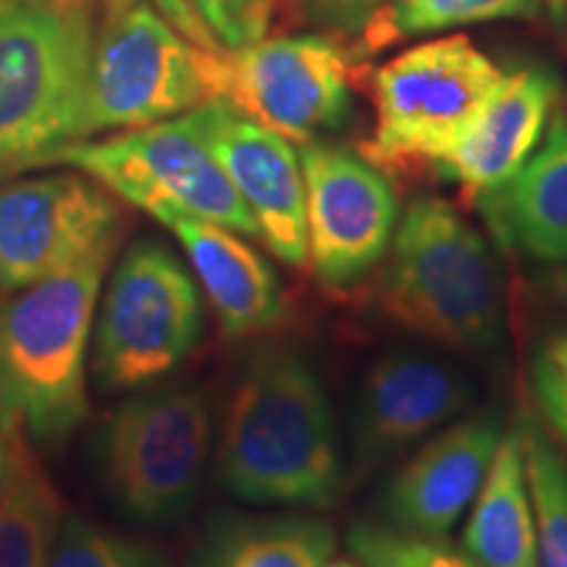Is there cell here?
Returning a JSON list of instances; mask_svg holds the SVG:
<instances>
[{
  "mask_svg": "<svg viewBox=\"0 0 567 567\" xmlns=\"http://www.w3.org/2000/svg\"><path fill=\"white\" fill-rule=\"evenodd\" d=\"M392 0H308V11L318 24L334 32H360Z\"/></svg>",
  "mask_w": 567,
  "mask_h": 567,
  "instance_id": "obj_28",
  "label": "cell"
},
{
  "mask_svg": "<svg viewBox=\"0 0 567 567\" xmlns=\"http://www.w3.org/2000/svg\"><path fill=\"white\" fill-rule=\"evenodd\" d=\"M530 394L544 429L567 446V329L551 331L530 358Z\"/></svg>",
  "mask_w": 567,
  "mask_h": 567,
  "instance_id": "obj_27",
  "label": "cell"
},
{
  "mask_svg": "<svg viewBox=\"0 0 567 567\" xmlns=\"http://www.w3.org/2000/svg\"><path fill=\"white\" fill-rule=\"evenodd\" d=\"M308 221V266L318 284L350 289L381 264L400 208L392 184L365 155L329 142L300 151Z\"/></svg>",
  "mask_w": 567,
  "mask_h": 567,
  "instance_id": "obj_12",
  "label": "cell"
},
{
  "mask_svg": "<svg viewBox=\"0 0 567 567\" xmlns=\"http://www.w3.org/2000/svg\"><path fill=\"white\" fill-rule=\"evenodd\" d=\"M473 396L463 371L423 352H392L373 360L352 413L358 473H371L413 450L450 423Z\"/></svg>",
  "mask_w": 567,
  "mask_h": 567,
  "instance_id": "obj_14",
  "label": "cell"
},
{
  "mask_svg": "<svg viewBox=\"0 0 567 567\" xmlns=\"http://www.w3.org/2000/svg\"><path fill=\"white\" fill-rule=\"evenodd\" d=\"M544 9L555 24H567V0H544Z\"/></svg>",
  "mask_w": 567,
  "mask_h": 567,
  "instance_id": "obj_31",
  "label": "cell"
},
{
  "mask_svg": "<svg viewBox=\"0 0 567 567\" xmlns=\"http://www.w3.org/2000/svg\"><path fill=\"white\" fill-rule=\"evenodd\" d=\"M379 302L396 326L452 350L502 334V276L484 234L442 197H417L396 221Z\"/></svg>",
  "mask_w": 567,
  "mask_h": 567,
  "instance_id": "obj_4",
  "label": "cell"
},
{
  "mask_svg": "<svg viewBox=\"0 0 567 567\" xmlns=\"http://www.w3.org/2000/svg\"><path fill=\"white\" fill-rule=\"evenodd\" d=\"M168 229L187 252L226 337L266 334L281 323L287 313L284 284L243 234L200 218H176Z\"/></svg>",
  "mask_w": 567,
  "mask_h": 567,
  "instance_id": "obj_17",
  "label": "cell"
},
{
  "mask_svg": "<svg viewBox=\"0 0 567 567\" xmlns=\"http://www.w3.org/2000/svg\"><path fill=\"white\" fill-rule=\"evenodd\" d=\"M352 557L365 567H481L444 536H423L389 523H354L347 534Z\"/></svg>",
  "mask_w": 567,
  "mask_h": 567,
  "instance_id": "obj_25",
  "label": "cell"
},
{
  "mask_svg": "<svg viewBox=\"0 0 567 567\" xmlns=\"http://www.w3.org/2000/svg\"><path fill=\"white\" fill-rule=\"evenodd\" d=\"M499 245L538 264L567 260V116L557 113L513 179L476 197Z\"/></svg>",
  "mask_w": 567,
  "mask_h": 567,
  "instance_id": "obj_18",
  "label": "cell"
},
{
  "mask_svg": "<svg viewBox=\"0 0 567 567\" xmlns=\"http://www.w3.org/2000/svg\"><path fill=\"white\" fill-rule=\"evenodd\" d=\"M195 45L147 0L109 13L90 66L87 134L137 130L208 103Z\"/></svg>",
  "mask_w": 567,
  "mask_h": 567,
  "instance_id": "obj_10",
  "label": "cell"
},
{
  "mask_svg": "<svg viewBox=\"0 0 567 567\" xmlns=\"http://www.w3.org/2000/svg\"><path fill=\"white\" fill-rule=\"evenodd\" d=\"M323 567H365V565H360L358 559H334V563L329 559Z\"/></svg>",
  "mask_w": 567,
  "mask_h": 567,
  "instance_id": "obj_33",
  "label": "cell"
},
{
  "mask_svg": "<svg viewBox=\"0 0 567 567\" xmlns=\"http://www.w3.org/2000/svg\"><path fill=\"white\" fill-rule=\"evenodd\" d=\"M103 3H105V9H109V13H116V11L126 9V6L137 3V0H103Z\"/></svg>",
  "mask_w": 567,
  "mask_h": 567,
  "instance_id": "obj_32",
  "label": "cell"
},
{
  "mask_svg": "<svg viewBox=\"0 0 567 567\" xmlns=\"http://www.w3.org/2000/svg\"><path fill=\"white\" fill-rule=\"evenodd\" d=\"M48 567H174L172 559L140 538L118 536L82 517H66Z\"/></svg>",
  "mask_w": 567,
  "mask_h": 567,
  "instance_id": "obj_26",
  "label": "cell"
},
{
  "mask_svg": "<svg viewBox=\"0 0 567 567\" xmlns=\"http://www.w3.org/2000/svg\"><path fill=\"white\" fill-rule=\"evenodd\" d=\"M90 0H0V179L87 140Z\"/></svg>",
  "mask_w": 567,
  "mask_h": 567,
  "instance_id": "obj_3",
  "label": "cell"
},
{
  "mask_svg": "<svg viewBox=\"0 0 567 567\" xmlns=\"http://www.w3.org/2000/svg\"><path fill=\"white\" fill-rule=\"evenodd\" d=\"M534 297L544 310L567 323V260L542 268L534 276Z\"/></svg>",
  "mask_w": 567,
  "mask_h": 567,
  "instance_id": "obj_29",
  "label": "cell"
},
{
  "mask_svg": "<svg viewBox=\"0 0 567 567\" xmlns=\"http://www.w3.org/2000/svg\"><path fill=\"white\" fill-rule=\"evenodd\" d=\"M505 71L467 38L410 48L373 74V134L363 155L379 168L436 166L478 116Z\"/></svg>",
  "mask_w": 567,
  "mask_h": 567,
  "instance_id": "obj_6",
  "label": "cell"
},
{
  "mask_svg": "<svg viewBox=\"0 0 567 567\" xmlns=\"http://www.w3.org/2000/svg\"><path fill=\"white\" fill-rule=\"evenodd\" d=\"M116 247L0 300V429L59 444L87 417V347Z\"/></svg>",
  "mask_w": 567,
  "mask_h": 567,
  "instance_id": "obj_2",
  "label": "cell"
},
{
  "mask_svg": "<svg viewBox=\"0 0 567 567\" xmlns=\"http://www.w3.org/2000/svg\"><path fill=\"white\" fill-rule=\"evenodd\" d=\"M337 534L316 515H231L208 530L193 567H323Z\"/></svg>",
  "mask_w": 567,
  "mask_h": 567,
  "instance_id": "obj_20",
  "label": "cell"
},
{
  "mask_svg": "<svg viewBox=\"0 0 567 567\" xmlns=\"http://www.w3.org/2000/svg\"><path fill=\"white\" fill-rule=\"evenodd\" d=\"M63 520V499L32 442L11 436L9 481L0 499V567H48Z\"/></svg>",
  "mask_w": 567,
  "mask_h": 567,
  "instance_id": "obj_21",
  "label": "cell"
},
{
  "mask_svg": "<svg viewBox=\"0 0 567 567\" xmlns=\"http://www.w3.org/2000/svg\"><path fill=\"white\" fill-rule=\"evenodd\" d=\"M557 101L559 80L555 71L547 66L505 71L478 116L434 168L471 197L492 193L513 179L536 151Z\"/></svg>",
  "mask_w": 567,
  "mask_h": 567,
  "instance_id": "obj_16",
  "label": "cell"
},
{
  "mask_svg": "<svg viewBox=\"0 0 567 567\" xmlns=\"http://www.w3.org/2000/svg\"><path fill=\"white\" fill-rule=\"evenodd\" d=\"M210 431V405L195 386H158L126 400L97 444L113 502L145 523L179 517L200 492Z\"/></svg>",
  "mask_w": 567,
  "mask_h": 567,
  "instance_id": "obj_9",
  "label": "cell"
},
{
  "mask_svg": "<svg viewBox=\"0 0 567 567\" xmlns=\"http://www.w3.org/2000/svg\"><path fill=\"white\" fill-rule=\"evenodd\" d=\"M218 478L250 505L331 507L344 467L334 410L313 365L292 347L250 354L226 408Z\"/></svg>",
  "mask_w": 567,
  "mask_h": 567,
  "instance_id": "obj_1",
  "label": "cell"
},
{
  "mask_svg": "<svg viewBox=\"0 0 567 567\" xmlns=\"http://www.w3.org/2000/svg\"><path fill=\"white\" fill-rule=\"evenodd\" d=\"M195 111L213 155L258 226L260 243L281 264L308 266L305 179L292 142L224 101H208Z\"/></svg>",
  "mask_w": 567,
  "mask_h": 567,
  "instance_id": "obj_13",
  "label": "cell"
},
{
  "mask_svg": "<svg viewBox=\"0 0 567 567\" xmlns=\"http://www.w3.org/2000/svg\"><path fill=\"white\" fill-rule=\"evenodd\" d=\"M502 434L499 417L476 413L429 439L389 481V523L423 536L450 534L476 499Z\"/></svg>",
  "mask_w": 567,
  "mask_h": 567,
  "instance_id": "obj_15",
  "label": "cell"
},
{
  "mask_svg": "<svg viewBox=\"0 0 567 567\" xmlns=\"http://www.w3.org/2000/svg\"><path fill=\"white\" fill-rule=\"evenodd\" d=\"M122 205L84 174L0 184V292H19L116 247Z\"/></svg>",
  "mask_w": 567,
  "mask_h": 567,
  "instance_id": "obj_11",
  "label": "cell"
},
{
  "mask_svg": "<svg viewBox=\"0 0 567 567\" xmlns=\"http://www.w3.org/2000/svg\"><path fill=\"white\" fill-rule=\"evenodd\" d=\"M544 0H392L365 24L371 51L415 34L499 19H538Z\"/></svg>",
  "mask_w": 567,
  "mask_h": 567,
  "instance_id": "obj_23",
  "label": "cell"
},
{
  "mask_svg": "<svg viewBox=\"0 0 567 567\" xmlns=\"http://www.w3.org/2000/svg\"><path fill=\"white\" fill-rule=\"evenodd\" d=\"M182 34L210 38L224 48L260 40L271 21L274 0H155Z\"/></svg>",
  "mask_w": 567,
  "mask_h": 567,
  "instance_id": "obj_24",
  "label": "cell"
},
{
  "mask_svg": "<svg viewBox=\"0 0 567 567\" xmlns=\"http://www.w3.org/2000/svg\"><path fill=\"white\" fill-rule=\"evenodd\" d=\"M48 166L76 168L166 226L200 218L258 239V226L213 155L195 109L101 142H74L53 153Z\"/></svg>",
  "mask_w": 567,
  "mask_h": 567,
  "instance_id": "obj_5",
  "label": "cell"
},
{
  "mask_svg": "<svg viewBox=\"0 0 567 567\" xmlns=\"http://www.w3.org/2000/svg\"><path fill=\"white\" fill-rule=\"evenodd\" d=\"M463 549L481 567H538L534 507L517 429L502 434L484 484L473 499Z\"/></svg>",
  "mask_w": 567,
  "mask_h": 567,
  "instance_id": "obj_19",
  "label": "cell"
},
{
  "mask_svg": "<svg viewBox=\"0 0 567 567\" xmlns=\"http://www.w3.org/2000/svg\"><path fill=\"white\" fill-rule=\"evenodd\" d=\"M95 313L92 371L105 392L155 384L189 358L203 334L197 284L158 243L124 252Z\"/></svg>",
  "mask_w": 567,
  "mask_h": 567,
  "instance_id": "obj_8",
  "label": "cell"
},
{
  "mask_svg": "<svg viewBox=\"0 0 567 567\" xmlns=\"http://www.w3.org/2000/svg\"><path fill=\"white\" fill-rule=\"evenodd\" d=\"M9 463H11V436L0 429V499H3L6 481H9Z\"/></svg>",
  "mask_w": 567,
  "mask_h": 567,
  "instance_id": "obj_30",
  "label": "cell"
},
{
  "mask_svg": "<svg viewBox=\"0 0 567 567\" xmlns=\"http://www.w3.org/2000/svg\"><path fill=\"white\" fill-rule=\"evenodd\" d=\"M187 40L195 45L210 101L229 103L289 142H313L350 116V59L331 38H260L239 48L210 38Z\"/></svg>",
  "mask_w": 567,
  "mask_h": 567,
  "instance_id": "obj_7",
  "label": "cell"
},
{
  "mask_svg": "<svg viewBox=\"0 0 567 567\" xmlns=\"http://www.w3.org/2000/svg\"><path fill=\"white\" fill-rule=\"evenodd\" d=\"M534 507L538 567H567V455L542 423L517 425Z\"/></svg>",
  "mask_w": 567,
  "mask_h": 567,
  "instance_id": "obj_22",
  "label": "cell"
}]
</instances>
